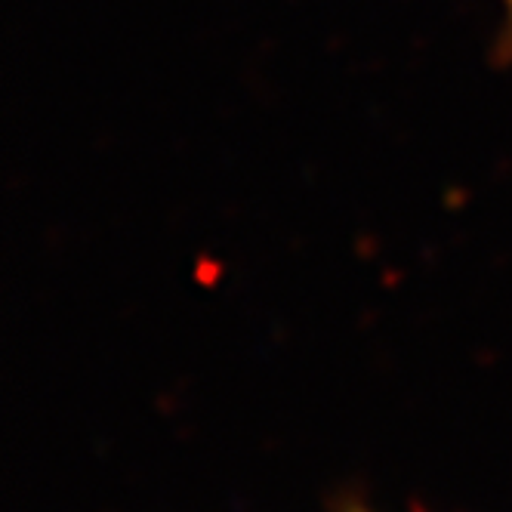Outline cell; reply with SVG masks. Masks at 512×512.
<instances>
[{
	"mask_svg": "<svg viewBox=\"0 0 512 512\" xmlns=\"http://www.w3.org/2000/svg\"><path fill=\"white\" fill-rule=\"evenodd\" d=\"M509 4H512V0H509Z\"/></svg>",
	"mask_w": 512,
	"mask_h": 512,
	"instance_id": "6da1fadb",
	"label": "cell"
}]
</instances>
